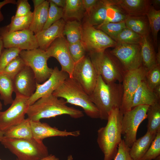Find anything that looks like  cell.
<instances>
[{
    "label": "cell",
    "mask_w": 160,
    "mask_h": 160,
    "mask_svg": "<svg viewBox=\"0 0 160 160\" xmlns=\"http://www.w3.org/2000/svg\"><path fill=\"white\" fill-rule=\"evenodd\" d=\"M65 100L60 99L52 94L41 97L30 105L26 115L28 118L34 121H39L43 119L67 115L74 119L83 117L81 111L66 105Z\"/></svg>",
    "instance_id": "obj_1"
},
{
    "label": "cell",
    "mask_w": 160,
    "mask_h": 160,
    "mask_svg": "<svg viewBox=\"0 0 160 160\" xmlns=\"http://www.w3.org/2000/svg\"><path fill=\"white\" fill-rule=\"evenodd\" d=\"M122 95L121 83H106L98 75L96 85L89 96L99 111L100 118L107 120L113 109L120 108Z\"/></svg>",
    "instance_id": "obj_2"
},
{
    "label": "cell",
    "mask_w": 160,
    "mask_h": 160,
    "mask_svg": "<svg viewBox=\"0 0 160 160\" xmlns=\"http://www.w3.org/2000/svg\"><path fill=\"white\" fill-rule=\"evenodd\" d=\"M123 116L119 108L113 109L106 125L97 130V142L104 154V160H112L116 154L118 145L122 140Z\"/></svg>",
    "instance_id": "obj_3"
},
{
    "label": "cell",
    "mask_w": 160,
    "mask_h": 160,
    "mask_svg": "<svg viewBox=\"0 0 160 160\" xmlns=\"http://www.w3.org/2000/svg\"><path fill=\"white\" fill-rule=\"evenodd\" d=\"M52 94L64 99L67 103L81 107L89 117L100 118L99 111L89 95L73 78L68 77Z\"/></svg>",
    "instance_id": "obj_4"
},
{
    "label": "cell",
    "mask_w": 160,
    "mask_h": 160,
    "mask_svg": "<svg viewBox=\"0 0 160 160\" xmlns=\"http://www.w3.org/2000/svg\"><path fill=\"white\" fill-rule=\"evenodd\" d=\"M0 142L19 160H38L49 155L43 141L33 138L18 139L4 137Z\"/></svg>",
    "instance_id": "obj_5"
},
{
    "label": "cell",
    "mask_w": 160,
    "mask_h": 160,
    "mask_svg": "<svg viewBox=\"0 0 160 160\" xmlns=\"http://www.w3.org/2000/svg\"><path fill=\"white\" fill-rule=\"evenodd\" d=\"M89 57L97 75L105 82H122L125 71L119 60L109 52H90Z\"/></svg>",
    "instance_id": "obj_6"
},
{
    "label": "cell",
    "mask_w": 160,
    "mask_h": 160,
    "mask_svg": "<svg viewBox=\"0 0 160 160\" xmlns=\"http://www.w3.org/2000/svg\"><path fill=\"white\" fill-rule=\"evenodd\" d=\"M19 56L26 65L33 71L37 83H42L51 75L53 69L48 67L47 61L49 58L46 51L39 48L30 50H22Z\"/></svg>",
    "instance_id": "obj_7"
},
{
    "label": "cell",
    "mask_w": 160,
    "mask_h": 160,
    "mask_svg": "<svg viewBox=\"0 0 160 160\" xmlns=\"http://www.w3.org/2000/svg\"><path fill=\"white\" fill-rule=\"evenodd\" d=\"M149 106H137L123 115L121 134L124 136L126 145L129 148L137 139V134L139 126L147 118V113Z\"/></svg>",
    "instance_id": "obj_8"
},
{
    "label": "cell",
    "mask_w": 160,
    "mask_h": 160,
    "mask_svg": "<svg viewBox=\"0 0 160 160\" xmlns=\"http://www.w3.org/2000/svg\"><path fill=\"white\" fill-rule=\"evenodd\" d=\"M146 70L143 65L137 69L125 71L122 81L123 95L119 110L123 115L132 109L135 94L145 78Z\"/></svg>",
    "instance_id": "obj_9"
},
{
    "label": "cell",
    "mask_w": 160,
    "mask_h": 160,
    "mask_svg": "<svg viewBox=\"0 0 160 160\" xmlns=\"http://www.w3.org/2000/svg\"><path fill=\"white\" fill-rule=\"evenodd\" d=\"M81 41L86 51L100 52L115 47L117 43L102 31L85 22L82 25Z\"/></svg>",
    "instance_id": "obj_10"
},
{
    "label": "cell",
    "mask_w": 160,
    "mask_h": 160,
    "mask_svg": "<svg viewBox=\"0 0 160 160\" xmlns=\"http://www.w3.org/2000/svg\"><path fill=\"white\" fill-rule=\"evenodd\" d=\"M29 98L19 95L15 97L7 110L0 111V130L4 132L10 127L18 124L25 119L29 105Z\"/></svg>",
    "instance_id": "obj_11"
},
{
    "label": "cell",
    "mask_w": 160,
    "mask_h": 160,
    "mask_svg": "<svg viewBox=\"0 0 160 160\" xmlns=\"http://www.w3.org/2000/svg\"><path fill=\"white\" fill-rule=\"evenodd\" d=\"M98 76L89 56H85L75 63L71 78L89 95L96 85Z\"/></svg>",
    "instance_id": "obj_12"
},
{
    "label": "cell",
    "mask_w": 160,
    "mask_h": 160,
    "mask_svg": "<svg viewBox=\"0 0 160 160\" xmlns=\"http://www.w3.org/2000/svg\"><path fill=\"white\" fill-rule=\"evenodd\" d=\"M109 52L119 60L125 71L134 70L142 65L139 44L117 43Z\"/></svg>",
    "instance_id": "obj_13"
},
{
    "label": "cell",
    "mask_w": 160,
    "mask_h": 160,
    "mask_svg": "<svg viewBox=\"0 0 160 160\" xmlns=\"http://www.w3.org/2000/svg\"><path fill=\"white\" fill-rule=\"evenodd\" d=\"M4 48H18L21 50H30L39 48L34 33L29 29L8 32L0 29Z\"/></svg>",
    "instance_id": "obj_14"
},
{
    "label": "cell",
    "mask_w": 160,
    "mask_h": 160,
    "mask_svg": "<svg viewBox=\"0 0 160 160\" xmlns=\"http://www.w3.org/2000/svg\"><path fill=\"white\" fill-rule=\"evenodd\" d=\"M49 56L56 58L60 64L61 70L71 78L75 63L70 55L68 43L64 37L56 39L46 51Z\"/></svg>",
    "instance_id": "obj_15"
},
{
    "label": "cell",
    "mask_w": 160,
    "mask_h": 160,
    "mask_svg": "<svg viewBox=\"0 0 160 160\" xmlns=\"http://www.w3.org/2000/svg\"><path fill=\"white\" fill-rule=\"evenodd\" d=\"M69 76L67 73L55 67L47 80L41 84L37 83L35 92L28 99L29 105L40 98L52 94Z\"/></svg>",
    "instance_id": "obj_16"
},
{
    "label": "cell",
    "mask_w": 160,
    "mask_h": 160,
    "mask_svg": "<svg viewBox=\"0 0 160 160\" xmlns=\"http://www.w3.org/2000/svg\"><path fill=\"white\" fill-rule=\"evenodd\" d=\"M36 84L33 71L26 65L13 80V92L16 95L29 98L35 92Z\"/></svg>",
    "instance_id": "obj_17"
},
{
    "label": "cell",
    "mask_w": 160,
    "mask_h": 160,
    "mask_svg": "<svg viewBox=\"0 0 160 160\" xmlns=\"http://www.w3.org/2000/svg\"><path fill=\"white\" fill-rule=\"evenodd\" d=\"M30 123L33 137L38 140L43 141L46 138L57 136L77 137L80 134L79 130L73 131H68L66 130H61L40 121H34L30 120Z\"/></svg>",
    "instance_id": "obj_18"
},
{
    "label": "cell",
    "mask_w": 160,
    "mask_h": 160,
    "mask_svg": "<svg viewBox=\"0 0 160 160\" xmlns=\"http://www.w3.org/2000/svg\"><path fill=\"white\" fill-rule=\"evenodd\" d=\"M65 23V20L61 19L35 34L39 48L46 51L56 39L64 37L63 31Z\"/></svg>",
    "instance_id": "obj_19"
},
{
    "label": "cell",
    "mask_w": 160,
    "mask_h": 160,
    "mask_svg": "<svg viewBox=\"0 0 160 160\" xmlns=\"http://www.w3.org/2000/svg\"><path fill=\"white\" fill-rule=\"evenodd\" d=\"M112 3L122 9L129 16L146 15L151 6L149 0H111Z\"/></svg>",
    "instance_id": "obj_20"
},
{
    "label": "cell",
    "mask_w": 160,
    "mask_h": 160,
    "mask_svg": "<svg viewBox=\"0 0 160 160\" xmlns=\"http://www.w3.org/2000/svg\"><path fill=\"white\" fill-rule=\"evenodd\" d=\"M159 101L160 99L148 87L144 80L140 83L135 94L132 108L140 105L150 106Z\"/></svg>",
    "instance_id": "obj_21"
},
{
    "label": "cell",
    "mask_w": 160,
    "mask_h": 160,
    "mask_svg": "<svg viewBox=\"0 0 160 160\" xmlns=\"http://www.w3.org/2000/svg\"><path fill=\"white\" fill-rule=\"evenodd\" d=\"M156 134L147 131L144 136L134 142L129 151L133 160H141L149 148Z\"/></svg>",
    "instance_id": "obj_22"
},
{
    "label": "cell",
    "mask_w": 160,
    "mask_h": 160,
    "mask_svg": "<svg viewBox=\"0 0 160 160\" xmlns=\"http://www.w3.org/2000/svg\"><path fill=\"white\" fill-rule=\"evenodd\" d=\"M49 3L45 0L40 5L34 8L29 29L35 35L41 31L47 20Z\"/></svg>",
    "instance_id": "obj_23"
},
{
    "label": "cell",
    "mask_w": 160,
    "mask_h": 160,
    "mask_svg": "<svg viewBox=\"0 0 160 160\" xmlns=\"http://www.w3.org/2000/svg\"><path fill=\"white\" fill-rule=\"evenodd\" d=\"M139 44L141 48L142 65L147 71L156 64V53L149 35L143 36Z\"/></svg>",
    "instance_id": "obj_24"
},
{
    "label": "cell",
    "mask_w": 160,
    "mask_h": 160,
    "mask_svg": "<svg viewBox=\"0 0 160 160\" xmlns=\"http://www.w3.org/2000/svg\"><path fill=\"white\" fill-rule=\"evenodd\" d=\"M4 137L18 139L33 138L30 120L25 119L20 123L10 127L4 132Z\"/></svg>",
    "instance_id": "obj_25"
},
{
    "label": "cell",
    "mask_w": 160,
    "mask_h": 160,
    "mask_svg": "<svg viewBox=\"0 0 160 160\" xmlns=\"http://www.w3.org/2000/svg\"><path fill=\"white\" fill-rule=\"evenodd\" d=\"M108 5V0H99L96 5L87 14V20L86 22L94 27L103 23L107 18Z\"/></svg>",
    "instance_id": "obj_26"
},
{
    "label": "cell",
    "mask_w": 160,
    "mask_h": 160,
    "mask_svg": "<svg viewBox=\"0 0 160 160\" xmlns=\"http://www.w3.org/2000/svg\"><path fill=\"white\" fill-rule=\"evenodd\" d=\"M126 27L142 36L149 35L150 29L146 15L128 16L125 20Z\"/></svg>",
    "instance_id": "obj_27"
},
{
    "label": "cell",
    "mask_w": 160,
    "mask_h": 160,
    "mask_svg": "<svg viewBox=\"0 0 160 160\" xmlns=\"http://www.w3.org/2000/svg\"><path fill=\"white\" fill-rule=\"evenodd\" d=\"M64 11L63 18L64 20L75 18L79 22L86 12L82 0H66Z\"/></svg>",
    "instance_id": "obj_28"
},
{
    "label": "cell",
    "mask_w": 160,
    "mask_h": 160,
    "mask_svg": "<svg viewBox=\"0 0 160 160\" xmlns=\"http://www.w3.org/2000/svg\"><path fill=\"white\" fill-rule=\"evenodd\" d=\"M82 31V25L77 20L68 21L64 26L63 34L69 44L81 41Z\"/></svg>",
    "instance_id": "obj_29"
},
{
    "label": "cell",
    "mask_w": 160,
    "mask_h": 160,
    "mask_svg": "<svg viewBox=\"0 0 160 160\" xmlns=\"http://www.w3.org/2000/svg\"><path fill=\"white\" fill-rule=\"evenodd\" d=\"M147 115V131L156 134L160 129V101L149 106Z\"/></svg>",
    "instance_id": "obj_30"
},
{
    "label": "cell",
    "mask_w": 160,
    "mask_h": 160,
    "mask_svg": "<svg viewBox=\"0 0 160 160\" xmlns=\"http://www.w3.org/2000/svg\"><path fill=\"white\" fill-rule=\"evenodd\" d=\"M33 15L31 11L26 15L16 17L13 16L10 23L7 25L0 28L4 31L11 32L29 29Z\"/></svg>",
    "instance_id": "obj_31"
},
{
    "label": "cell",
    "mask_w": 160,
    "mask_h": 160,
    "mask_svg": "<svg viewBox=\"0 0 160 160\" xmlns=\"http://www.w3.org/2000/svg\"><path fill=\"white\" fill-rule=\"evenodd\" d=\"M13 80L7 76L0 73V99L5 105L11 104L14 100Z\"/></svg>",
    "instance_id": "obj_32"
},
{
    "label": "cell",
    "mask_w": 160,
    "mask_h": 160,
    "mask_svg": "<svg viewBox=\"0 0 160 160\" xmlns=\"http://www.w3.org/2000/svg\"><path fill=\"white\" fill-rule=\"evenodd\" d=\"M146 16L152 33L153 42L157 46L158 34L160 29V10L156 9L151 5Z\"/></svg>",
    "instance_id": "obj_33"
},
{
    "label": "cell",
    "mask_w": 160,
    "mask_h": 160,
    "mask_svg": "<svg viewBox=\"0 0 160 160\" xmlns=\"http://www.w3.org/2000/svg\"><path fill=\"white\" fill-rule=\"evenodd\" d=\"M108 1L107 18L103 23L125 21L128 15L119 7L113 4L111 0H108Z\"/></svg>",
    "instance_id": "obj_34"
},
{
    "label": "cell",
    "mask_w": 160,
    "mask_h": 160,
    "mask_svg": "<svg viewBox=\"0 0 160 160\" xmlns=\"http://www.w3.org/2000/svg\"><path fill=\"white\" fill-rule=\"evenodd\" d=\"M142 37L126 27L118 34L113 40L117 43L139 44Z\"/></svg>",
    "instance_id": "obj_35"
},
{
    "label": "cell",
    "mask_w": 160,
    "mask_h": 160,
    "mask_svg": "<svg viewBox=\"0 0 160 160\" xmlns=\"http://www.w3.org/2000/svg\"><path fill=\"white\" fill-rule=\"evenodd\" d=\"M26 66L24 61L19 55L9 63L1 73L7 76L13 80Z\"/></svg>",
    "instance_id": "obj_36"
},
{
    "label": "cell",
    "mask_w": 160,
    "mask_h": 160,
    "mask_svg": "<svg viewBox=\"0 0 160 160\" xmlns=\"http://www.w3.org/2000/svg\"><path fill=\"white\" fill-rule=\"evenodd\" d=\"M126 27L125 21H124L118 23H104L97 26L96 28L102 31L113 40Z\"/></svg>",
    "instance_id": "obj_37"
},
{
    "label": "cell",
    "mask_w": 160,
    "mask_h": 160,
    "mask_svg": "<svg viewBox=\"0 0 160 160\" xmlns=\"http://www.w3.org/2000/svg\"><path fill=\"white\" fill-rule=\"evenodd\" d=\"M145 80L152 91L160 85V65L156 64L147 71Z\"/></svg>",
    "instance_id": "obj_38"
},
{
    "label": "cell",
    "mask_w": 160,
    "mask_h": 160,
    "mask_svg": "<svg viewBox=\"0 0 160 160\" xmlns=\"http://www.w3.org/2000/svg\"><path fill=\"white\" fill-rule=\"evenodd\" d=\"M49 2V5L47 19L43 30L48 28L52 24L61 19L63 16V9L57 7L51 2Z\"/></svg>",
    "instance_id": "obj_39"
},
{
    "label": "cell",
    "mask_w": 160,
    "mask_h": 160,
    "mask_svg": "<svg viewBox=\"0 0 160 160\" xmlns=\"http://www.w3.org/2000/svg\"><path fill=\"white\" fill-rule=\"evenodd\" d=\"M21 51L16 48H4L0 56V73L9 63L19 55Z\"/></svg>",
    "instance_id": "obj_40"
},
{
    "label": "cell",
    "mask_w": 160,
    "mask_h": 160,
    "mask_svg": "<svg viewBox=\"0 0 160 160\" xmlns=\"http://www.w3.org/2000/svg\"><path fill=\"white\" fill-rule=\"evenodd\" d=\"M160 155V129L152 142L148 149L140 160H152Z\"/></svg>",
    "instance_id": "obj_41"
},
{
    "label": "cell",
    "mask_w": 160,
    "mask_h": 160,
    "mask_svg": "<svg viewBox=\"0 0 160 160\" xmlns=\"http://www.w3.org/2000/svg\"><path fill=\"white\" fill-rule=\"evenodd\" d=\"M68 49L71 56L75 63L85 56L86 50L81 41L68 44Z\"/></svg>",
    "instance_id": "obj_42"
},
{
    "label": "cell",
    "mask_w": 160,
    "mask_h": 160,
    "mask_svg": "<svg viewBox=\"0 0 160 160\" xmlns=\"http://www.w3.org/2000/svg\"><path fill=\"white\" fill-rule=\"evenodd\" d=\"M129 149L126 145L124 139H122L118 145L114 160H133L129 154Z\"/></svg>",
    "instance_id": "obj_43"
},
{
    "label": "cell",
    "mask_w": 160,
    "mask_h": 160,
    "mask_svg": "<svg viewBox=\"0 0 160 160\" xmlns=\"http://www.w3.org/2000/svg\"><path fill=\"white\" fill-rule=\"evenodd\" d=\"M16 4L17 8L14 15L16 17L26 15L31 12V7L27 0H18Z\"/></svg>",
    "instance_id": "obj_44"
},
{
    "label": "cell",
    "mask_w": 160,
    "mask_h": 160,
    "mask_svg": "<svg viewBox=\"0 0 160 160\" xmlns=\"http://www.w3.org/2000/svg\"><path fill=\"white\" fill-rule=\"evenodd\" d=\"M99 1L98 0H82L83 6L87 15L96 5Z\"/></svg>",
    "instance_id": "obj_45"
},
{
    "label": "cell",
    "mask_w": 160,
    "mask_h": 160,
    "mask_svg": "<svg viewBox=\"0 0 160 160\" xmlns=\"http://www.w3.org/2000/svg\"><path fill=\"white\" fill-rule=\"evenodd\" d=\"M16 1L15 0H4L0 2V23L4 20V15L2 14L1 9V8L4 5L8 4H16Z\"/></svg>",
    "instance_id": "obj_46"
},
{
    "label": "cell",
    "mask_w": 160,
    "mask_h": 160,
    "mask_svg": "<svg viewBox=\"0 0 160 160\" xmlns=\"http://www.w3.org/2000/svg\"><path fill=\"white\" fill-rule=\"evenodd\" d=\"M49 2H51L54 4L57 7L64 9L65 8L66 0H49Z\"/></svg>",
    "instance_id": "obj_47"
},
{
    "label": "cell",
    "mask_w": 160,
    "mask_h": 160,
    "mask_svg": "<svg viewBox=\"0 0 160 160\" xmlns=\"http://www.w3.org/2000/svg\"><path fill=\"white\" fill-rule=\"evenodd\" d=\"M38 160H60V159L55 155L50 154L48 156Z\"/></svg>",
    "instance_id": "obj_48"
},
{
    "label": "cell",
    "mask_w": 160,
    "mask_h": 160,
    "mask_svg": "<svg viewBox=\"0 0 160 160\" xmlns=\"http://www.w3.org/2000/svg\"><path fill=\"white\" fill-rule=\"evenodd\" d=\"M156 64L160 65V47H158V51L156 55Z\"/></svg>",
    "instance_id": "obj_49"
},
{
    "label": "cell",
    "mask_w": 160,
    "mask_h": 160,
    "mask_svg": "<svg viewBox=\"0 0 160 160\" xmlns=\"http://www.w3.org/2000/svg\"><path fill=\"white\" fill-rule=\"evenodd\" d=\"M45 1V0H32L34 8L37 7L40 5Z\"/></svg>",
    "instance_id": "obj_50"
},
{
    "label": "cell",
    "mask_w": 160,
    "mask_h": 160,
    "mask_svg": "<svg viewBox=\"0 0 160 160\" xmlns=\"http://www.w3.org/2000/svg\"><path fill=\"white\" fill-rule=\"evenodd\" d=\"M153 91L156 96L160 99V85L155 88Z\"/></svg>",
    "instance_id": "obj_51"
},
{
    "label": "cell",
    "mask_w": 160,
    "mask_h": 160,
    "mask_svg": "<svg viewBox=\"0 0 160 160\" xmlns=\"http://www.w3.org/2000/svg\"><path fill=\"white\" fill-rule=\"evenodd\" d=\"M151 5L153 4V6H158L160 5V0H151Z\"/></svg>",
    "instance_id": "obj_52"
},
{
    "label": "cell",
    "mask_w": 160,
    "mask_h": 160,
    "mask_svg": "<svg viewBox=\"0 0 160 160\" xmlns=\"http://www.w3.org/2000/svg\"><path fill=\"white\" fill-rule=\"evenodd\" d=\"M4 44L2 38L0 36V56L3 50L4 49Z\"/></svg>",
    "instance_id": "obj_53"
},
{
    "label": "cell",
    "mask_w": 160,
    "mask_h": 160,
    "mask_svg": "<svg viewBox=\"0 0 160 160\" xmlns=\"http://www.w3.org/2000/svg\"><path fill=\"white\" fill-rule=\"evenodd\" d=\"M4 137V132L0 130V142L2 140Z\"/></svg>",
    "instance_id": "obj_54"
},
{
    "label": "cell",
    "mask_w": 160,
    "mask_h": 160,
    "mask_svg": "<svg viewBox=\"0 0 160 160\" xmlns=\"http://www.w3.org/2000/svg\"><path fill=\"white\" fill-rule=\"evenodd\" d=\"M73 158L71 155H70L68 156L67 160H73Z\"/></svg>",
    "instance_id": "obj_55"
},
{
    "label": "cell",
    "mask_w": 160,
    "mask_h": 160,
    "mask_svg": "<svg viewBox=\"0 0 160 160\" xmlns=\"http://www.w3.org/2000/svg\"><path fill=\"white\" fill-rule=\"evenodd\" d=\"M153 160H160V155L157 156L155 159H153Z\"/></svg>",
    "instance_id": "obj_56"
},
{
    "label": "cell",
    "mask_w": 160,
    "mask_h": 160,
    "mask_svg": "<svg viewBox=\"0 0 160 160\" xmlns=\"http://www.w3.org/2000/svg\"><path fill=\"white\" fill-rule=\"evenodd\" d=\"M2 109V104L0 101V111H1Z\"/></svg>",
    "instance_id": "obj_57"
},
{
    "label": "cell",
    "mask_w": 160,
    "mask_h": 160,
    "mask_svg": "<svg viewBox=\"0 0 160 160\" xmlns=\"http://www.w3.org/2000/svg\"><path fill=\"white\" fill-rule=\"evenodd\" d=\"M0 160H2L0 158ZM16 160H19L17 159Z\"/></svg>",
    "instance_id": "obj_58"
}]
</instances>
